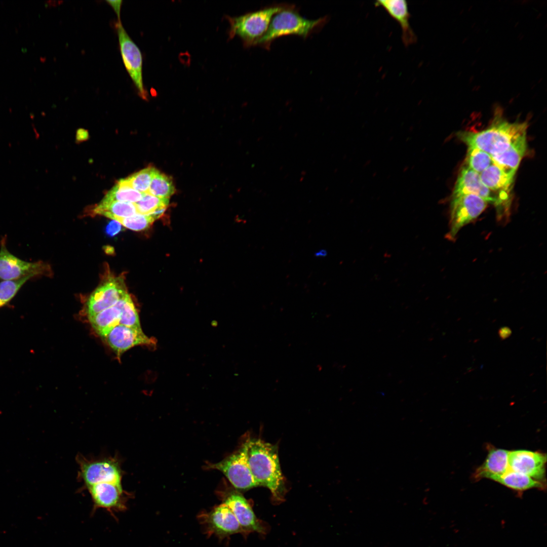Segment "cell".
Here are the masks:
<instances>
[{
    "label": "cell",
    "instance_id": "obj_1",
    "mask_svg": "<svg viewBox=\"0 0 547 547\" xmlns=\"http://www.w3.org/2000/svg\"><path fill=\"white\" fill-rule=\"evenodd\" d=\"M247 461L259 486L268 488L277 499L285 491L277 446L260 439H251L245 443Z\"/></svg>",
    "mask_w": 547,
    "mask_h": 547
},
{
    "label": "cell",
    "instance_id": "obj_2",
    "mask_svg": "<svg viewBox=\"0 0 547 547\" xmlns=\"http://www.w3.org/2000/svg\"><path fill=\"white\" fill-rule=\"evenodd\" d=\"M488 128L477 132H460L458 137L468 146L478 148L491 156L504 151L519 137L526 134V122L510 123L499 116Z\"/></svg>",
    "mask_w": 547,
    "mask_h": 547
},
{
    "label": "cell",
    "instance_id": "obj_3",
    "mask_svg": "<svg viewBox=\"0 0 547 547\" xmlns=\"http://www.w3.org/2000/svg\"><path fill=\"white\" fill-rule=\"evenodd\" d=\"M328 21L327 16L315 20L307 19L300 14L295 5L292 4L274 16L266 33L257 46L268 50L272 43L282 36L296 35L306 39L319 32Z\"/></svg>",
    "mask_w": 547,
    "mask_h": 547
},
{
    "label": "cell",
    "instance_id": "obj_4",
    "mask_svg": "<svg viewBox=\"0 0 547 547\" xmlns=\"http://www.w3.org/2000/svg\"><path fill=\"white\" fill-rule=\"evenodd\" d=\"M291 5L274 4L239 16L227 17L230 25L229 38L239 37L246 48L257 46L266 33L274 16Z\"/></svg>",
    "mask_w": 547,
    "mask_h": 547
},
{
    "label": "cell",
    "instance_id": "obj_5",
    "mask_svg": "<svg viewBox=\"0 0 547 547\" xmlns=\"http://www.w3.org/2000/svg\"><path fill=\"white\" fill-rule=\"evenodd\" d=\"M78 478L87 487L100 483H122L123 472L116 457L88 459L78 455Z\"/></svg>",
    "mask_w": 547,
    "mask_h": 547
},
{
    "label": "cell",
    "instance_id": "obj_6",
    "mask_svg": "<svg viewBox=\"0 0 547 547\" xmlns=\"http://www.w3.org/2000/svg\"><path fill=\"white\" fill-rule=\"evenodd\" d=\"M6 239L5 236L0 242V280H15L27 277L33 279L52 275L48 263L42 261H26L12 254L7 248Z\"/></svg>",
    "mask_w": 547,
    "mask_h": 547
},
{
    "label": "cell",
    "instance_id": "obj_7",
    "mask_svg": "<svg viewBox=\"0 0 547 547\" xmlns=\"http://www.w3.org/2000/svg\"><path fill=\"white\" fill-rule=\"evenodd\" d=\"M516 171L504 168L493 163L480 174L482 183L498 198L496 209L499 219L510 215L511 192Z\"/></svg>",
    "mask_w": 547,
    "mask_h": 547
},
{
    "label": "cell",
    "instance_id": "obj_8",
    "mask_svg": "<svg viewBox=\"0 0 547 547\" xmlns=\"http://www.w3.org/2000/svg\"><path fill=\"white\" fill-rule=\"evenodd\" d=\"M487 203L482 198L473 194L452 196L450 229L446 238L454 239L463 226L476 219L484 211Z\"/></svg>",
    "mask_w": 547,
    "mask_h": 547
},
{
    "label": "cell",
    "instance_id": "obj_9",
    "mask_svg": "<svg viewBox=\"0 0 547 547\" xmlns=\"http://www.w3.org/2000/svg\"><path fill=\"white\" fill-rule=\"evenodd\" d=\"M209 466L221 472L238 489L248 490L259 486L249 466L245 443L235 453L222 461L211 464Z\"/></svg>",
    "mask_w": 547,
    "mask_h": 547
},
{
    "label": "cell",
    "instance_id": "obj_10",
    "mask_svg": "<svg viewBox=\"0 0 547 547\" xmlns=\"http://www.w3.org/2000/svg\"><path fill=\"white\" fill-rule=\"evenodd\" d=\"M198 520L208 535H215L220 539L236 533L245 534L235 515L224 503L209 512L202 513Z\"/></svg>",
    "mask_w": 547,
    "mask_h": 547
},
{
    "label": "cell",
    "instance_id": "obj_11",
    "mask_svg": "<svg viewBox=\"0 0 547 547\" xmlns=\"http://www.w3.org/2000/svg\"><path fill=\"white\" fill-rule=\"evenodd\" d=\"M116 28L121 53L127 71L137 90L139 96L142 99L147 100L148 93L143 83L141 53L125 30L121 22H117Z\"/></svg>",
    "mask_w": 547,
    "mask_h": 547
},
{
    "label": "cell",
    "instance_id": "obj_12",
    "mask_svg": "<svg viewBox=\"0 0 547 547\" xmlns=\"http://www.w3.org/2000/svg\"><path fill=\"white\" fill-rule=\"evenodd\" d=\"M128 293L124 280L112 277L105 281L90 295L86 303L88 318L114 306Z\"/></svg>",
    "mask_w": 547,
    "mask_h": 547
},
{
    "label": "cell",
    "instance_id": "obj_13",
    "mask_svg": "<svg viewBox=\"0 0 547 547\" xmlns=\"http://www.w3.org/2000/svg\"><path fill=\"white\" fill-rule=\"evenodd\" d=\"M95 509H104L110 513L126 509L128 495L122 483H100L87 487Z\"/></svg>",
    "mask_w": 547,
    "mask_h": 547
},
{
    "label": "cell",
    "instance_id": "obj_14",
    "mask_svg": "<svg viewBox=\"0 0 547 547\" xmlns=\"http://www.w3.org/2000/svg\"><path fill=\"white\" fill-rule=\"evenodd\" d=\"M546 462V454L540 452L526 450L509 451V468L541 482L545 479Z\"/></svg>",
    "mask_w": 547,
    "mask_h": 547
},
{
    "label": "cell",
    "instance_id": "obj_15",
    "mask_svg": "<svg viewBox=\"0 0 547 547\" xmlns=\"http://www.w3.org/2000/svg\"><path fill=\"white\" fill-rule=\"evenodd\" d=\"M462 194L476 195L487 203L493 204L496 209L498 207V200L496 194L482 183L480 174L466 165L463 166L459 172L452 196Z\"/></svg>",
    "mask_w": 547,
    "mask_h": 547
},
{
    "label": "cell",
    "instance_id": "obj_16",
    "mask_svg": "<svg viewBox=\"0 0 547 547\" xmlns=\"http://www.w3.org/2000/svg\"><path fill=\"white\" fill-rule=\"evenodd\" d=\"M105 339L119 357L135 346L149 345L152 343V340L143 332L142 328L120 324L113 328Z\"/></svg>",
    "mask_w": 547,
    "mask_h": 547
},
{
    "label": "cell",
    "instance_id": "obj_17",
    "mask_svg": "<svg viewBox=\"0 0 547 547\" xmlns=\"http://www.w3.org/2000/svg\"><path fill=\"white\" fill-rule=\"evenodd\" d=\"M232 512L245 534L250 532H263L264 529L245 498L241 494L231 492L223 499Z\"/></svg>",
    "mask_w": 547,
    "mask_h": 547
},
{
    "label": "cell",
    "instance_id": "obj_18",
    "mask_svg": "<svg viewBox=\"0 0 547 547\" xmlns=\"http://www.w3.org/2000/svg\"><path fill=\"white\" fill-rule=\"evenodd\" d=\"M374 5L382 8L398 22L402 29V40L405 47L416 42L417 36L410 23V14L406 1L379 0L375 2Z\"/></svg>",
    "mask_w": 547,
    "mask_h": 547
},
{
    "label": "cell",
    "instance_id": "obj_19",
    "mask_svg": "<svg viewBox=\"0 0 547 547\" xmlns=\"http://www.w3.org/2000/svg\"><path fill=\"white\" fill-rule=\"evenodd\" d=\"M509 451L493 448L489 450L486 459L475 473V478H488L502 475L509 468Z\"/></svg>",
    "mask_w": 547,
    "mask_h": 547
},
{
    "label": "cell",
    "instance_id": "obj_20",
    "mask_svg": "<svg viewBox=\"0 0 547 547\" xmlns=\"http://www.w3.org/2000/svg\"><path fill=\"white\" fill-rule=\"evenodd\" d=\"M526 134L517 139L503 152L491 156L493 162L504 168L517 171L527 150Z\"/></svg>",
    "mask_w": 547,
    "mask_h": 547
},
{
    "label": "cell",
    "instance_id": "obj_21",
    "mask_svg": "<svg viewBox=\"0 0 547 547\" xmlns=\"http://www.w3.org/2000/svg\"><path fill=\"white\" fill-rule=\"evenodd\" d=\"M121 311L118 303L89 318L91 326L97 334L105 338L110 331L120 324Z\"/></svg>",
    "mask_w": 547,
    "mask_h": 547
},
{
    "label": "cell",
    "instance_id": "obj_22",
    "mask_svg": "<svg viewBox=\"0 0 547 547\" xmlns=\"http://www.w3.org/2000/svg\"><path fill=\"white\" fill-rule=\"evenodd\" d=\"M491 480L516 491L543 488L544 486L542 482L510 468L502 475L493 477Z\"/></svg>",
    "mask_w": 547,
    "mask_h": 547
},
{
    "label": "cell",
    "instance_id": "obj_23",
    "mask_svg": "<svg viewBox=\"0 0 547 547\" xmlns=\"http://www.w3.org/2000/svg\"><path fill=\"white\" fill-rule=\"evenodd\" d=\"M143 194L132 188L125 179H122L106 193L100 203L122 202L135 204L142 198Z\"/></svg>",
    "mask_w": 547,
    "mask_h": 547
},
{
    "label": "cell",
    "instance_id": "obj_24",
    "mask_svg": "<svg viewBox=\"0 0 547 547\" xmlns=\"http://www.w3.org/2000/svg\"><path fill=\"white\" fill-rule=\"evenodd\" d=\"M93 212L113 220L118 217H128L138 214L135 204L122 202H112L108 204L100 203L94 208Z\"/></svg>",
    "mask_w": 547,
    "mask_h": 547
},
{
    "label": "cell",
    "instance_id": "obj_25",
    "mask_svg": "<svg viewBox=\"0 0 547 547\" xmlns=\"http://www.w3.org/2000/svg\"><path fill=\"white\" fill-rule=\"evenodd\" d=\"M174 192L175 186L172 179L157 170L147 193L160 198L169 199Z\"/></svg>",
    "mask_w": 547,
    "mask_h": 547
},
{
    "label": "cell",
    "instance_id": "obj_26",
    "mask_svg": "<svg viewBox=\"0 0 547 547\" xmlns=\"http://www.w3.org/2000/svg\"><path fill=\"white\" fill-rule=\"evenodd\" d=\"M121 311L120 325L141 329L137 310L127 293L118 302Z\"/></svg>",
    "mask_w": 547,
    "mask_h": 547
},
{
    "label": "cell",
    "instance_id": "obj_27",
    "mask_svg": "<svg viewBox=\"0 0 547 547\" xmlns=\"http://www.w3.org/2000/svg\"><path fill=\"white\" fill-rule=\"evenodd\" d=\"M493 163L491 156L478 148L468 146L466 165L480 174Z\"/></svg>",
    "mask_w": 547,
    "mask_h": 547
},
{
    "label": "cell",
    "instance_id": "obj_28",
    "mask_svg": "<svg viewBox=\"0 0 547 547\" xmlns=\"http://www.w3.org/2000/svg\"><path fill=\"white\" fill-rule=\"evenodd\" d=\"M157 170L153 167H148L125 179L132 188L143 193H147L152 178Z\"/></svg>",
    "mask_w": 547,
    "mask_h": 547
},
{
    "label": "cell",
    "instance_id": "obj_29",
    "mask_svg": "<svg viewBox=\"0 0 547 547\" xmlns=\"http://www.w3.org/2000/svg\"><path fill=\"white\" fill-rule=\"evenodd\" d=\"M30 279L32 278L27 277L18 280L2 281L0 282V308L8 304L21 287Z\"/></svg>",
    "mask_w": 547,
    "mask_h": 547
},
{
    "label": "cell",
    "instance_id": "obj_30",
    "mask_svg": "<svg viewBox=\"0 0 547 547\" xmlns=\"http://www.w3.org/2000/svg\"><path fill=\"white\" fill-rule=\"evenodd\" d=\"M169 202V199H162L144 193L142 198L135 204L138 214L149 215L159 207H167Z\"/></svg>",
    "mask_w": 547,
    "mask_h": 547
},
{
    "label": "cell",
    "instance_id": "obj_31",
    "mask_svg": "<svg viewBox=\"0 0 547 547\" xmlns=\"http://www.w3.org/2000/svg\"><path fill=\"white\" fill-rule=\"evenodd\" d=\"M114 220L118 221L125 227L134 231L143 230L149 227L154 221L150 215L140 214L128 217H118Z\"/></svg>",
    "mask_w": 547,
    "mask_h": 547
},
{
    "label": "cell",
    "instance_id": "obj_32",
    "mask_svg": "<svg viewBox=\"0 0 547 547\" xmlns=\"http://www.w3.org/2000/svg\"><path fill=\"white\" fill-rule=\"evenodd\" d=\"M122 229V225L118 221L113 220L107 226L106 231L108 235L114 236L118 234Z\"/></svg>",
    "mask_w": 547,
    "mask_h": 547
},
{
    "label": "cell",
    "instance_id": "obj_33",
    "mask_svg": "<svg viewBox=\"0 0 547 547\" xmlns=\"http://www.w3.org/2000/svg\"><path fill=\"white\" fill-rule=\"evenodd\" d=\"M106 2L113 8L118 17V22L120 21V12L122 1H106Z\"/></svg>",
    "mask_w": 547,
    "mask_h": 547
},
{
    "label": "cell",
    "instance_id": "obj_34",
    "mask_svg": "<svg viewBox=\"0 0 547 547\" xmlns=\"http://www.w3.org/2000/svg\"><path fill=\"white\" fill-rule=\"evenodd\" d=\"M89 138L88 131L84 129H80L76 131V139L77 142H82L87 140Z\"/></svg>",
    "mask_w": 547,
    "mask_h": 547
},
{
    "label": "cell",
    "instance_id": "obj_35",
    "mask_svg": "<svg viewBox=\"0 0 547 547\" xmlns=\"http://www.w3.org/2000/svg\"><path fill=\"white\" fill-rule=\"evenodd\" d=\"M167 206H162L157 209L151 214H149L154 220L160 218L165 212Z\"/></svg>",
    "mask_w": 547,
    "mask_h": 547
},
{
    "label": "cell",
    "instance_id": "obj_36",
    "mask_svg": "<svg viewBox=\"0 0 547 547\" xmlns=\"http://www.w3.org/2000/svg\"><path fill=\"white\" fill-rule=\"evenodd\" d=\"M511 330L507 327H503L500 328L498 331V334L500 337L502 339H505L509 337L511 334Z\"/></svg>",
    "mask_w": 547,
    "mask_h": 547
},
{
    "label": "cell",
    "instance_id": "obj_37",
    "mask_svg": "<svg viewBox=\"0 0 547 547\" xmlns=\"http://www.w3.org/2000/svg\"><path fill=\"white\" fill-rule=\"evenodd\" d=\"M327 255V252L324 249H321L315 253V256L317 257H323Z\"/></svg>",
    "mask_w": 547,
    "mask_h": 547
}]
</instances>
